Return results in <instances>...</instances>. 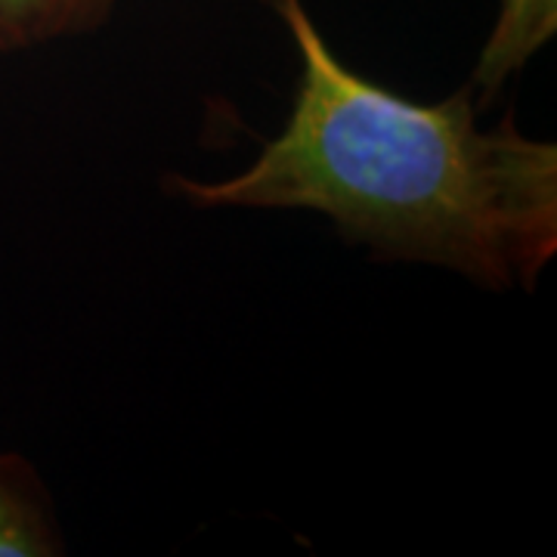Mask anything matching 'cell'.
Returning <instances> with one entry per match:
<instances>
[{
  "instance_id": "obj_1",
  "label": "cell",
  "mask_w": 557,
  "mask_h": 557,
  "mask_svg": "<svg viewBox=\"0 0 557 557\" xmlns=\"http://www.w3.org/2000/svg\"><path fill=\"white\" fill-rule=\"evenodd\" d=\"M298 81L278 134L223 180L171 174L196 208L313 211L372 258L428 263L490 292L536 288L557 255V146L474 97L424 102L335 53L304 0H276Z\"/></svg>"
},
{
  "instance_id": "obj_3",
  "label": "cell",
  "mask_w": 557,
  "mask_h": 557,
  "mask_svg": "<svg viewBox=\"0 0 557 557\" xmlns=\"http://www.w3.org/2000/svg\"><path fill=\"white\" fill-rule=\"evenodd\" d=\"M65 552L50 490L28 458L0 453V557H57Z\"/></svg>"
},
{
  "instance_id": "obj_2",
  "label": "cell",
  "mask_w": 557,
  "mask_h": 557,
  "mask_svg": "<svg viewBox=\"0 0 557 557\" xmlns=\"http://www.w3.org/2000/svg\"><path fill=\"white\" fill-rule=\"evenodd\" d=\"M555 35L557 0H496V20L465 84L478 109L486 112L505 84L518 78Z\"/></svg>"
},
{
  "instance_id": "obj_4",
  "label": "cell",
  "mask_w": 557,
  "mask_h": 557,
  "mask_svg": "<svg viewBox=\"0 0 557 557\" xmlns=\"http://www.w3.org/2000/svg\"><path fill=\"white\" fill-rule=\"evenodd\" d=\"M119 0H0V53L100 28Z\"/></svg>"
}]
</instances>
